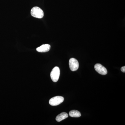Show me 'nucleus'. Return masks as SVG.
I'll list each match as a JSON object with an SVG mask.
<instances>
[{
	"mask_svg": "<svg viewBox=\"0 0 125 125\" xmlns=\"http://www.w3.org/2000/svg\"><path fill=\"white\" fill-rule=\"evenodd\" d=\"M31 14L33 17L38 19H42L44 16L43 11L38 7H34L32 8L31 10Z\"/></svg>",
	"mask_w": 125,
	"mask_h": 125,
	"instance_id": "obj_1",
	"label": "nucleus"
},
{
	"mask_svg": "<svg viewBox=\"0 0 125 125\" xmlns=\"http://www.w3.org/2000/svg\"><path fill=\"white\" fill-rule=\"evenodd\" d=\"M60 69L59 67L56 66L52 70L51 73V77L54 82H57L59 79L60 75Z\"/></svg>",
	"mask_w": 125,
	"mask_h": 125,
	"instance_id": "obj_2",
	"label": "nucleus"
},
{
	"mask_svg": "<svg viewBox=\"0 0 125 125\" xmlns=\"http://www.w3.org/2000/svg\"><path fill=\"white\" fill-rule=\"evenodd\" d=\"M64 101L63 97L61 96H57L52 98L49 101V104L52 106H57L63 102Z\"/></svg>",
	"mask_w": 125,
	"mask_h": 125,
	"instance_id": "obj_3",
	"label": "nucleus"
},
{
	"mask_svg": "<svg viewBox=\"0 0 125 125\" xmlns=\"http://www.w3.org/2000/svg\"><path fill=\"white\" fill-rule=\"evenodd\" d=\"M70 69L72 71H76L79 67V63L78 60L75 58H72L70 59L69 61Z\"/></svg>",
	"mask_w": 125,
	"mask_h": 125,
	"instance_id": "obj_4",
	"label": "nucleus"
},
{
	"mask_svg": "<svg viewBox=\"0 0 125 125\" xmlns=\"http://www.w3.org/2000/svg\"><path fill=\"white\" fill-rule=\"evenodd\" d=\"M94 69L98 73L105 75L107 73V70L103 66L100 64H97L94 65Z\"/></svg>",
	"mask_w": 125,
	"mask_h": 125,
	"instance_id": "obj_5",
	"label": "nucleus"
},
{
	"mask_svg": "<svg viewBox=\"0 0 125 125\" xmlns=\"http://www.w3.org/2000/svg\"><path fill=\"white\" fill-rule=\"evenodd\" d=\"M51 46L49 44H44L38 47L36 49V50L39 52H47L49 51L51 49Z\"/></svg>",
	"mask_w": 125,
	"mask_h": 125,
	"instance_id": "obj_6",
	"label": "nucleus"
},
{
	"mask_svg": "<svg viewBox=\"0 0 125 125\" xmlns=\"http://www.w3.org/2000/svg\"><path fill=\"white\" fill-rule=\"evenodd\" d=\"M68 115L66 113L62 112L61 114L58 115L56 116V120L58 122L61 121L63 120H64L66 118L68 117Z\"/></svg>",
	"mask_w": 125,
	"mask_h": 125,
	"instance_id": "obj_7",
	"label": "nucleus"
},
{
	"mask_svg": "<svg viewBox=\"0 0 125 125\" xmlns=\"http://www.w3.org/2000/svg\"><path fill=\"white\" fill-rule=\"evenodd\" d=\"M69 115L71 117H79L81 116L80 113L77 110H72L70 112Z\"/></svg>",
	"mask_w": 125,
	"mask_h": 125,
	"instance_id": "obj_8",
	"label": "nucleus"
},
{
	"mask_svg": "<svg viewBox=\"0 0 125 125\" xmlns=\"http://www.w3.org/2000/svg\"><path fill=\"white\" fill-rule=\"evenodd\" d=\"M121 71L122 72H124V73H125V66H123L121 68Z\"/></svg>",
	"mask_w": 125,
	"mask_h": 125,
	"instance_id": "obj_9",
	"label": "nucleus"
}]
</instances>
